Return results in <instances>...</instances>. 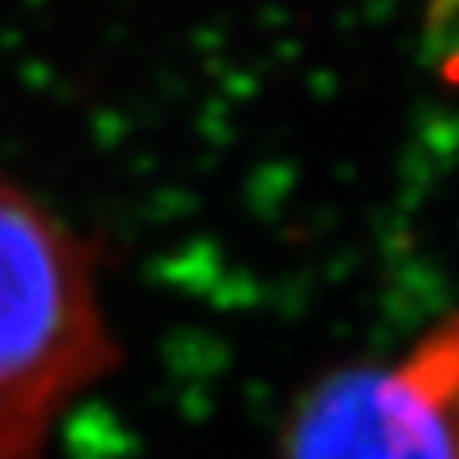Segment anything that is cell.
Here are the masks:
<instances>
[{
  "mask_svg": "<svg viewBox=\"0 0 459 459\" xmlns=\"http://www.w3.org/2000/svg\"><path fill=\"white\" fill-rule=\"evenodd\" d=\"M409 362L420 373V380L434 391V398L441 402L455 430V445H459V318H452L445 333L430 336Z\"/></svg>",
  "mask_w": 459,
  "mask_h": 459,
  "instance_id": "3",
  "label": "cell"
},
{
  "mask_svg": "<svg viewBox=\"0 0 459 459\" xmlns=\"http://www.w3.org/2000/svg\"><path fill=\"white\" fill-rule=\"evenodd\" d=\"M286 452V459H459L448 416L405 366L333 380L293 423Z\"/></svg>",
  "mask_w": 459,
  "mask_h": 459,
  "instance_id": "2",
  "label": "cell"
},
{
  "mask_svg": "<svg viewBox=\"0 0 459 459\" xmlns=\"http://www.w3.org/2000/svg\"><path fill=\"white\" fill-rule=\"evenodd\" d=\"M117 366L98 250L0 170V459H44L62 416Z\"/></svg>",
  "mask_w": 459,
  "mask_h": 459,
  "instance_id": "1",
  "label": "cell"
}]
</instances>
